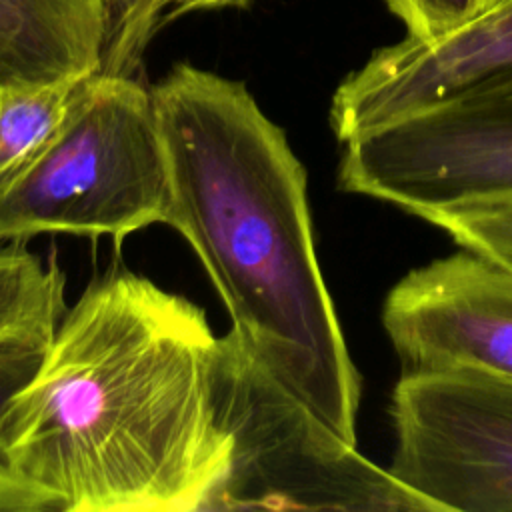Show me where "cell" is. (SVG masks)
Segmentation results:
<instances>
[{
	"instance_id": "obj_1",
	"label": "cell",
	"mask_w": 512,
	"mask_h": 512,
	"mask_svg": "<svg viewBox=\"0 0 512 512\" xmlns=\"http://www.w3.org/2000/svg\"><path fill=\"white\" fill-rule=\"evenodd\" d=\"M202 308L126 270L66 312L0 416V456L64 512H204L232 440Z\"/></svg>"
},
{
	"instance_id": "obj_2",
	"label": "cell",
	"mask_w": 512,
	"mask_h": 512,
	"mask_svg": "<svg viewBox=\"0 0 512 512\" xmlns=\"http://www.w3.org/2000/svg\"><path fill=\"white\" fill-rule=\"evenodd\" d=\"M170 174L166 224L204 264L248 354L356 444L360 374L322 278L306 172L248 88L176 64L152 88Z\"/></svg>"
},
{
	"instance_id": "obj_3",
	"label": "cell",
	"mask_w": 512,
	"mask_h": 512,
	"mask_svg": "<svg viewBox=\"0 0 512 512\" xmlns=\"http://www.w3.org/2000/svg\"><path fill=\"white\" fill-rule=\"evenodd\" d=\"M170 174L152 92L94 72L40 152L0 188V240L40 232L110 234L166 224Z\"/></svg>"
},
{
	"instance_id": "obj_4",
	"label": "cell",
	"mask_w": 512,
	"mask_h": 512,
	"mask_svg": "<svg viewBox=\"0 0 512 512\" xmlns=\"http://www.w3.org/2000/svg\"><path fill=\"white\" fill-rule=\"evenodd\" d=\"M214 394L232 450L228 472L204 512H428L388 468L338 438L274 382L234 330L218 338Z\"/></svg>"
},
{
	"instance_id": "obj_5",
	"label": "cell",
	"mask_w": 512,
	"mask_h": 512,
	"mask_svg": "<svg viewBox=\"0 0 512 512\" xmlns=\"http://www.w3.org/2000/svg\"><path fill=\"white\" fill-rule=\"evenodd\" d=\"M388 470L428 512H512V378L402 372Z\"/></svg>"
},
{
	"instance_id": "obj_6",
	"label": "cell",
	"mask_w": 512,
	"mask_h": 512,
	"mask_svg": "<svg viewBox=\"0 0 512 512\" xmlns=\"http://www.w3.org/2000/svg\"><path fill=\"white\" fill-rule=\"evenodd\" d=\"M338 186L418 218L512 196V86L350 138L342 144Z\"/></svg>"
},
{
	"instance_id": "obj_7",
	"label": "cell",
	"mask_w": 512,
	"mask_h": 512,
	"mask_svg": "<svg viewBox=\"0 0 512 512\" xmlns=\"http://www.w3.org/2000/svg\"><path fill=\"white\" fill-rule=\"evenodd\" d=\"M512 86V0L428 40L376 50L336 88L330 126L340 144L394 120Z\"/></svg>"
},
{
	"instance_id": "obj_8",
	"label": "cell",
	"mask_w": 512,
	"mask_h": 512,
	"mask_svg": "<svg viewBox=\"0 0 512 512\" xmlns=\"http://www.w3.org/2000/svg\"><path fill=\"white\" fill-rule=\"evenodd\" d=\"M382 326L402 372L512 378V272L460 248L402 276L384 298Z\"/></svg>"
},
{
	"instance_id": "obj_9",
	"label": "cell",
	"mask_w": 512,
	"mask_h": 512,
	"mask_svg": "<svg viewBox=\"0 0 512 512\" xmlns=\"http://www.w3.org/2000/svg\"><path fill=\"white\" fill-rule=\"evenodd\" d=\"M108 24L102 0H0V90L98 72Z\"/></svg>"
},
{
	"instance_id": "obj_10",
	"label": "cell",
	"mask_w": 512,
	"mask_h": 512,
	"mask_svg": "<svg viewBox=\"0 0 512 512\" xmlns=\"http://www.w3.org/2000/svg\"><path fill=\"white\" fill-rule=\"evenodd\" d=\"M64 276L24 240H0V344L14 340L50 342L62 316Z\"/></svg>"
},
{
	"instance_id": "obj_11",
	"label": "cell",
	"mask_w": 512,
	"mask_h": 512,
	"mask_svg": "<svg viewBox=\"0 0 512 512\" xmlns=\"http://www.w3.org/2000/svg\"><path fill=\"white\" fill-rule=\"evenodd\" d=\"M82 78L0 90V188L54 136L74 102Z\"/></svg>"
},
{
	"instance_id": "obj_12",
	"label": "cell",
	"mask_w": 512,
	"mask_h": 512,
	"mask_svg": "<svg viewBox=\"0 0 512 512\" xmlns=\"http://www.w3.org/2000/svg\"><path fill=\"white\" fill-rule=\"evenodd\" d=\"M422 218L460 248L482 254L512 272V196L440 208Z\"/></svg>"
},
{
	"instance_id": "obj_13",
	"label": "cell",
	"mask_w": 512,
	"mask_h": 512,
	"mask_svg": "<svg viewBox=\"0 0 512 512\" xmlns=\"http://www.w3.org/2000/svg\"><path fill=\"white\" fill-rule=\"evenodd\" d=\"M168 0H120L108 28L102 72L134 76L144 48L166 18Z\"/></svg>"
},
{
	"instance_id": "obj_14",
	"label": "cell",
	"mask_w": 512,
	"mask_h": 512,
	"mask_svg": "<svg viewBox=\"0 0 512 512\" xmlns=\"http://www.w3.org/2000/svg\"><path fill=\"white\" fill-rule=\"evenodd\" d=\"M406 26V36L428 40L478 16L494 0H384Z\"/></svg>"
},
{
	"instance_id": "obj_15",
	"label": "cell",
	"mask_w": 512,
	"mask_h": 512,
	"mask_svg": "<svg viewBox=\"0 0 512 512\" xmlns=\"http://www.w3.org/2000/svg\"><path fill=\"white\" fill-rule=\"evenodd\" d=\"M48 344L50 342L42 340H14L0 344V416L10 400L36 374Z\"/></svg>"
},
{
	"instance_id": "obj_16",
	"label": "cell",
	"mask_w": 512,
	"mask_h": 512,
	"mask_svg": "<svg viewBox=\"0 0 512 512\" xmlns=\"http://www.w3.org/2000/svg\"><path fill=\"white\" fill-rule=\"evenodd\" d=\"M0 512H64L58 496L18 474L0 458Z\"/></svg>"
},
{
	"instance_id": "obj_17",
	"label": "cell",
	"mask_w": 512,
	"mask_h": 512,
	"mask_svg": "<svg viewBox=\"0 0 512 512\" xmlns=\"http://www.w3.org/2000/svg\"><path fill=\"white\" fill-rule=\"evenodd\" d=\"M250 0H168V8H166V20L178 18L182 14L188 12H196V10H220V8H242L246 6Z\"/></svg>"
},
{
	"instance_id": "obj_18",
	"label": "cell",
	"mask_w": 512,
	"mask_h": 512,
	"mask_svg": "<svg viewBox=\"0 0 512 512\" xmlns=\"http://www.w3.org/2000/svg\"><path fill=\"white\" fill-rule=\"evenodd\" d=\"M102 2H104L106 12H108V22H110L112 16H114V12H116V8H118V4H120V0H102ZM108 28H110V24H108Z\"/></svg>"
}]
</instances>
